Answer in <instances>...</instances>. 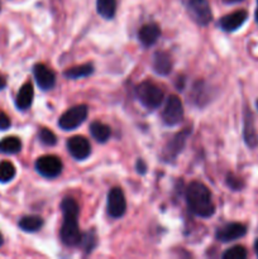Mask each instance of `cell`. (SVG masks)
Returning a JSON list of instances; mask_svg holds the SVG:
<instances>
[{"label":"cell","mask_w":258,"mask_h":259,"mask_svg":"<svg viewBox=\"0 0 258 259\" xmlns=\"http://www.w3.org/2000/svg\"><path fill=\"white\" fill-rule=\"evenodd\" d=\"M186 202L190 211L199 218H210L215 212L211 192L201 182H190L186 189Z\"/></svg>","instance_id":"obj_1"},{"label":"cell","mask_w":258,"mask_h":259,"mask_svg":"<svg viewBox=\"0 0 258 259\" xmlns=\"http://www.w3.org/2000/svg\"><path fill=\"white\" fill-rule=\"evenodd\" d=\"M61 210L63 215L62 228H61V239L63 244L70 245H78L81 239V232L78 228L77 218H78V205L71 197H65L61 202Z\"/></svg>","instance_id":"obj_2"},{"label":"cell","mask_w":258,"mask_h":259,"mask_svg":"<svg viewBox=\"0 0 258 259\" xmlns=\"http://www.w3.org/2000/svg\"><path fill=\"white\" fill-rule=\"evenodd\" d=\"M136 96L144 108L148 110H156L163 101L164 93L152 81H143L136 86Z\"/></svg>","instance_id":"obj_3"},{"label":"cell","mask_w":258,"mask_h":259,"mask_svg":"<svg viewBox=\"0 0 258 259\" xmlns=\"http://www.w3.org/2000/svg\"><path fill=\"white\" fill-rule=\"evenodd\" d=\"M181 3L195 23L207 25L211 22L212 13L207 0H181Z\"/></svg>","instance_id":"obj_4"},{"label":"cell","mask_w":258,"mask_h":259,"mask_svg":"<svg viewBox=\"0 0 258 259\" xmlns=\"http://www.w3.org/2000/svg\"><path fill=\"white\" fill-rule=\"evenodd\" d=\"M89 114V109L86 105H76L68 109L67 111L61 115L58 120V125L63 131H73L78 128L86 120Z\"/></svg>","instance_id":"obj_5"},{"label":"cell","mask_w":258,"mask_h":259,"mask_svg":"<svg viewBox=\"0 0 258 259\" xmlns=\"http://www.w3.org/2000/svg\"><path fill=\"white\" fill-rule=\"evenodd\" d=\"M184 119V106L179 96L171 95L166 101L163 111H162V120L166 125L174 126L180 124Z\"/></svg>","instance_id":"obj_6"},{"label":"cell","mask_w":258,"mask_h":259,"mask_svg":"<svg viewBox=\"0 0 258 259\" xmlns=\"http://www.w3.org/2000/svg\"><path fill=\"white\" fill-rule=\"evenodd\" d=\"M35 169L40 176L46 179H55L62 172V162L53 154L42 156L35 162Z\"/></svg>","instance_id":"obj_7"},{"label":"cell","mask_w":258,"mask_h":259,"mask_svg":"<svg viewBox=\"0 0 258 259\" xmlns=\"http://www.w3.org/2000/svg\"><path fill=\"white\" fill-rule=\"evenodd\" d=\"M108 214L114 219H119L126 211V200L120 187H113L108 194Z\"/></svg>","instance_id":"obj_8"},{"label":"cell","mask_w":258,"mask_h":259,"mask_svg":"<svg viewBox=\"0 0 258 259\" xmlns=\"http://www.w3.org/2000/svg\"><path fill=\"white\" fill-rule=\"evenodd\" d=\"M190 133H191V129H184V131H181L180 133H177L176 136L166 144V147H164L163 149V153H162L164 161L172 162L174 159H176V157L179 156L182 152V149H184Z\"/></svg>","instance_id":"obj_9"},{"label":"cell","mask_w":258,"mask_h":259,"mask_svg":"<svg viewBox=\"0 0 258 259\" xmlns=\"http://www.w3.org/2000/svg\"><path fill=\"white\" fill-rule=\"evenodd\" d=\"M67 151L75 159L83 161L90 156L91 146L85 137L75 136L67 141Z\"/></svg>","instance_id":"obj_10"},{"label":"cell","mask_w":258,"mask_h":259,"mask_svg":"<svg viewBox=\"0 0 258 259\" xmlns=\"http://www.w3.org/2000/svg\"><path fill=\"white\" fill-rule=\"evenodd\" d=\"M245 233H247L245 225L240 224V223H230V224H227L224 225V227L219 228V229L217 230V233H215V238H217L219 242L228 243L244 237Z\"/></svg>","instance_id":"obj_11"},{"label":"cell","mask_w":258,"mask_h":259,"mask_svg":"<svg viewBox=\"0 0 258 259\" xmlns=\"http://www.w3.org/2000/svg\"><path fill=\"white\" fill-rule=\"evenodd\" d=\"M33 75L38 86L42 90H51L56 85V75L50 67H47L43 63H37L33 67Z\"/></svg>","instance_id":"obj_12"},{"label":"cell","mask_w":258,"mask_h":259,"mask_svg":"<svg viewBox=\"0 0 258 259\" xmlns=\"http://www.w3.org/2000/svg\"><path fill=\"white\" fill-rule=\"evenodd\" d=\"M248 18V13L245 10H237L234 13L227 14L219 22V27L225 32H234L239 29Z\"/></svg>","instance_id":"obj_13"},{"label":"cell","mask_w":258,"mask_h":259,"mask_svg":"<svg viewBox=\"0 0 258 259\" xmlns=\"http://www.w3.org/2000/svg\"><path fill=\"white\" fill-rule=\"evenodd\" d=\"M159 35H161V28L158 27V24L147 23V24L142 25V28L139 29L138 39L144 47H149L158 40Z\"/></svg>","instance_id":"obj_14"},{"label":"cell","mask_w":258,"mask_h":259,"mask_svg":"<svg viewBox=\"0 0 258 259\" xmlns=\"http://www.w3.org/2000/svg\"><path fill=\"white\" fill-rule=\"evenodd\" d=\"M152 65H153L154 72L158 75L167 76L172 71V60L171 56L164 51H157L153 55V60H152Z\"/></svg>","instance_id":"obj_15"},{"label":"cell","mask_w":258,"mask_h":259,"mask_svg":"<svg viewBox=\"0 0 258 259\" xmlns=\"http://www.w3.org/2000/svg\"><path fill=\"white\" fill-rule=\"evenodd\" d=\"M33 98H34V89H33V85L30 82H25L20 88L19 93H18L17 99H15V105H17V108L19 110H27L32 105Z\"/></svg>","instance_id":"obj_16"},{"label":"cell","mask_w":258,"mask_h":259,"mask_svg":"<svg viewBox=\"0 0 258 259\" xmlns=\"http://www.w3.org/2000/svg\"><path fill=\"white\" fill-rule=\"evenodd\" d=\"M244 141L250 148L257 146V133H255V129H254V121H253V115L248 109H245V113H244Z\"/></svg>","instance_id":"obj_17"},{"label":"cell","mask_w":258,"mask_h":259,"mask_svg":"<svg viewBox=\"0 0 258 259\" xmlns=\"http://www.w3.org/2000/svg\"><path fill=\"white\" fill-rule=\"evenodd\" d=\"M90 133L95 138L96 142H99V143H105L110 138L111 129L109 128V125L101 123V121H94L90 125Z\"/></svg>","instance_id":"obj_18"},{"label":"cell","mask_w":258,"mask_h":259,"mask_svg":"<svg viewBox=\"0 0 258 259\" xmlns=\"http://www.w3.org/2000/svg\"><path fill=\"white\" fill-rule=\"evenodd\" d=\"M94 72V66L93 63H85V65L80 66H73V67L68 68L63 72V76L71 80H76V78H82L88 77L91 73Z\"/></svg>","instance_id":"obj_19"},{"label":"cell","mask_w":258,"mask_h":259,"mask_svg":"<svg viewBox=\"0 0 258 259\" xmlns=\"http://www.w3.org/2000/svg\"><path fill=\"white\" fill-rule=\"evenodd\" d=\"M43 227V219L37 215H28L20 219L19 228L23 232L27 233H34L38 232L40 228Z\"/></svg>","instance_id":"obj_20"},{"label":"cell","mask_w":258,"mask_h":259,"mask_svg":"<svg viewBox=\"0 0 258 259\" xmlns=\"http://www.w3.org/2000/svg\"><path fill=\"white\" fill-rule=\"evenodd\" d=\"M96 10L104 19H113L116 13V0H96Z\"/></svg>","instance_id":"obj_21"},{"label":"cell","mask_w":258,"mask_h":259,"mask_svg":"<svg viewBox=\"0 0 258 259\" xmlns=\"http://www.w3.org/2000/svg\"><path fill=\"white\" fill-rule=\"evenodd\" d=\"M22 149V142L18 137H7L0 141V153L15 154Z\"/></svg>","instance_id":"obj_22"},{"label":"cell","mask_w":258,"mask_h":259,"mask_svg":"<svg viewBox=\"0 0 258 259\" xmlns=\"http://www.w3.org/2000/svg\"><path fill=\"white\" fill-rule=\"evenodd\" d=\"M207 90V86H205V83L202 81H197L194 85V89H192V100L196 105H204L209 99H207V95H205V91Z\"/></svg>","instance_id":"obj_23"},{"label":"cell","mask_w":258,"mask_h":259,"mask_svg":"<svg viewBox=\"0 0 258 259\" xmlns=\"http://www.w3.org/2000/svg\"><path fill=\"white\" fill-rule=\"evenodd\" d=\"M15 174H17V171H15L14 164L8 161L0 162V182L5 184V182L12 181Z\"/></svg>","instance_id":"obj_24"},{"label":"cell","mask_w":258,"mask_h":259,"mask_svg":"<svg viewBox=\"0 0 258 259\" xmlns=\"http://www.w3.org/2000/svg\"><path fill=\"white\" fill-rule=\"evenodd\" d=\"M78 245H80V247L82 248L85 252L90 253L96 245L95 232H94V230H91V232H88V233H83V234H81V239H80V243H78Z\"/></svg>","instance_id":"obj_25"},{"label":"cell","mask_w":258,"mask_h":259,"mask_svg":"<svg viewBox=\"0 0 258 259\" xmlns=\"http://www.w3.org/2000/svg\"><path fill=\"white\" fill-rule=\"evenodd\" d=\"M224 259H245L247 258V250L242 245H235V247L229 248L223 253Z\"/></svg>","instance_id":"obj_26"},{"label":"cell","mask_w":258,"mask_h":259,"mask_svg":"<svg viewBox=\"0 0 258 259\" xmlns=\"http://www.w3.org/2000/svg\"><path fill=\"white\" fill-rule=\"evenodd\" d=\"M38 138H39L40 143L45 144V146L52 147L57 143V137L53 133L52 131H50L48 128H42L38 134Z\"/></svg>","instance_id":"obj_27"},{"label":"cell","mask_w":258,"mask_h":259,"mask_svg":"<svg viewBox=\"0 0 258 259\" xmlns=\"http://www.w3.org/2000/svg\"><path fill=\"white\" fill-rule=\"evenodd\" d=\"M227 184H228V186L233 190H240L243 187V182L240 181L238 177L233 176V175H228Z\"/></svg>","instance_id":"obj_28"},{"label":"cell","mask_w":258,"mask_h":259,"mask_svg":"<svg viewBox=\"0 0 258 259\" xmlns=\"http://www.w3.org/2000/svg\"><path fill=\"white\" fill-rule=\"evenodd\" d=\"M12 125V121H10L9 116L4 113V111H0V131H7Z\"/></svg>","instance_id":"obj_29"},{"label":"cell","mask_w":258,"mask_h":259,"mask_svg":"<svg viewBox=\"0 0 258 259\" xmlns=\"http://www.w3.org/2000/svg\"><path fill=\"white\" fill-rule=\"evenodd\" d=\"M137 171H138V174H141V175L146 174V171H147L146 162L142 161V159H138V161H137Z\"/></svg>","instance_id":"obj_30"},{"label":"cell","mask_w":258,"mask_h":259,"mask_svg":"<svg viewBox=\"0 0 258 259\" xmlns=\"http://www.w3.org/2000/svg\"><path fill=\"white\" fill-rule=\"evenodd\" d=\"M5 86H7V80H5L4 76L0 75V90H3Z\"/></svg>","instance_id":"obj_31"},{"label":"cell","mask_w":258,"mask_h":259,"mask_svg":"<svg viewBox=\"0 0 258 259\" xmlns=\"http://www.w3.org/2000/svg\"><path fill=\"white\" fill-rule=\"evenodd\" d=\"M223 2H224L225 4H237V3L243 2V0H223Z\"/></svg>","instance_id":"obj_32"},{"label":"cell","mask_w":258,"mask_h":259,"mask_svg":"<svg viewBox=\"0 0 258 259\" xmlns=\"http://www.w3.org/2000/svg\"><path fill=\"white\" fill-rule=\"evenodd\" d=\"M254 250H255V254H257V257H258V239L255 240V243H254Z\"/></svg>","instance_id":"obj_33"},{"label":"cell","mask_w":258,"mask_h":259,"mask_svg":"<svg viewBox=\"0 0 258 259\" xmlns=\"http://www.w3.org/2000/svg\"><path fill=\"white\" fill-rule=\"evenodd\" d=\"M255 20L258 23V0H257V9H255Z\"/></svg>","instance_id":"obj_34"},{"label":"cell","mask_w":258,"mask_h":259,"mask_svg":"<svg viewBox=\"0 0 258 259\" xmlns=\"http://www.w3.org/2000/svg\"><path fill=\"white\" fill-rule=\"evenodd\" d=\"M3 243H4V239H3V235H2V233H0V247L3 245Z\"/></svg>","instance_id":"obj_35"},{"label":"cell","mask_w":258,"mask_h":259,"mask_svg":"<svg viewBox=\"0 0 258 259\" xmlns=\"http://www.w3.org/2000/svg\"><path fill=\"white\" fill-rule=\"evenodd\" d=\"M257 106H258V101H257Z\"/></svg>","instance_id":"obj_36"}]
</instances>
